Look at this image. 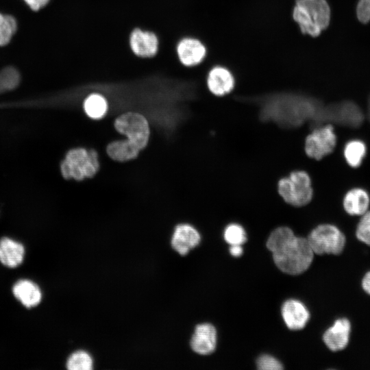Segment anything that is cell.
Returning <instances> with one entry per match:
<instances>
[{
	"mask_svg": "<svg viewBox=\"0 0 370 370\" xmlns=\"http://www.w3.org/2000/svg\"><path fill=\"white\" fill-rule=\"evenodd\" d=\"M267 247L278 269L289 275L306 271L314 257L307 238L295 236L286 226L277 227L270 234Z\"/></svg>",
	"mask_w": 370,
	"mask_h": 370,
	"instance_id": "6da1fadb",
	"label": "cell"
},
{
	"mask_svg": "<svg viewBox=\"0 0 370 370\" xmlns=\"http://www.w3.org/2000/svg\"><path fill=\"white\" fill-rule=\"evenodd\" d=\"M292 16L302 34L318 37L329 26L331 11L326 0H295Z\"/></svg>",
	"mask_w": 370,
	"mask_h": 370,
	"instance_id": "7a4b0ae2",
	"label": "cell"
},
{
	"mask_svg": "<svg viewBox=\"0 0 370 370\" xmlns=\"http://www.w3.org/2000/svg\"><path fill=\"white\" fill-rule=\"evenodd\" d=\"M276 190L282 200L295 208L307 206L314 197L312 177L304 169H295L281 177L276 183Z\"/></svg>",
	"mask_w": 370,
	"mask_h": 370,
	"instance_id": "3957f363",
	"label": "cell"
},
{
	"mask_svg": "<svg viewBox=\"0 0 370 370\" xmlns=\"http://www.w3.org/2000/svg\"><path fill=\"white\" fill-rule=\"evenodd\" d=\"M98 154L94 149L75 148L69 150L60 164V171L65 179L82 180L93 177L99 171Z\"/></svg>",
	"mask_w": 370,
	"mask_h": 370,
	"instance_id": "277c9868",
	"label": "cell"
},
{
	"mask_svg": "<svg viewBox=\"0 0 370 370\" xmlns=\"http://www.w3.org/2000/svg\"><path fill=\"white\" fill-rule=\"evenodd\" d=\"M337 136L331 123L317 125L304 140V151L307 157L319 161L331 154L336 146Z\"/></svg>",
	"mask_w": 370,
	"mask_h": 370,
	"instance_id": "5b68a950",
	"label": "cell"
},
{
	"mask_svg": "<svg viewBox=\"0 0 370 370\" xmlns=\"http://www.w3.org/2000/svg\"><path fill=\"white\" fill-rule=\"evenodd\" d=\"M319 125L321 123H334L339 125L356 129L365 120V114L360 107L352 101H343L323 107L319 117Z\"/></svg>",
	"mask_w": 370,
	"mask_h": 370,
	"instance_id": "8992f818",
	"label": "cell"
},
{
	"mask_svg": "<svg viewBox=\"0 0 370 370\" xmlns=\"http://www.w3.org/2000/svg\"><path fill=\"white\" fill-rule=\"evenodd\" d=\"M307 240L314 254H334L342 252L345 245V236L335 225L320 224L309 234Z\"/></svg>",
	"mask_w": 370,
	"mask_h": 370,
	"instance_id": "52a82bcc",
	"label": "cell"
},
{
	"mask_svg": "<svg viewBox=\"0 0 370 370\" xmlns=\"http://www.w3.org/2000/svg\"><path fill=\"white\" fill-rule=\"evenodd\" d=\"M114 127L118 132L140 150L144 149L149 138V127L146 118L137 112H127L121 114L114 121Z\"/></svg>",
	"mask_w": 370,
	"mask_h": 370,
	"instance_id": "ba28073f",
	"label": "cell"
},
{
	"mask_svg": "<svg viewBox=\"0 0 370 370\" xmlns=\"http://www.w3.org/2000/svg\"><path fill=\"white\" fill-rule=\"evenodd\" d=\"M176 53L182 65L195 67L204 61L207 56V47L198 38L185 36L177 43Z\"/></svg>",
	"mask_w": 370,
	"mask_h": 370,
	"instance_id": "9c48e42d",
	"label": "cell"
},
{
	"mask_svg": "<svg viewBox=\"0 0 370 370\" xmlns=\"http://www.w3.org/2000/svg\"><path fill=\"white\" fill-rule=\"evenodd\" d=\"M206 82L209 92L216 97L229 95L236 85L233 73L221 65L214 66L208 71Z\"/></svg>",
	"mask_w": 370,
	"mask_h": 370,
	"instance_id": "30bf717a",
	"label": "cell"
},
{
	"mask_svg": "<svg viewBox=\"0 0 370 370\" xmlns=\"http://www.w3.org/2000/svg\"><path fill=\"white\" fill-rule=\"evenodd\" d=\"M129 44L134 55L147 58L157 53L159 40L154 32L136 27L130 33Z\"/></svg>",
	"mask_w": 370,
	"mask_h": 370,
	"instance_id": "8fae6325",
	"label": "cell"
},
{
	"mask_svg": "<svg viewBox=\"0 0 370 370\" xmlns=\"http://www.w3.org/2000/svg\"><path fill=\"white\" fill-rule=\"evenodd\" d=\"M200 241L201 235L195 227L188 223H181L175 227L171 244L175 251L184 256L196 247Z\"/></svg>",
	"mask_w": 370,
	"mask_h": 370,
	"instance_id": "7c38bea8",
	"label": "cell"
},
{
	"mask_svg": "<svg viewBox=\"0 0 370 370\" xmlns=\"http://www.w3.org/2000/svg\"><path fill=\"white\" fill-rule=\"evenodd\" d=\"M190 344L193 351L198 354H212L217 345V330L214 326L208 323L197 325Z\"/></svg>",
	"mask_w": 370,
	"mask_h": 370,
	"instance_id": "4fadbf2b",
	"label": "cell"
},
{
	"mask_svg": "<svg viewBox=\"0 0 370 370\" xmlns=\"http://www.w3.org/2000/svg\"><path fill=\"white\" fill-rule=\"evenodd\" d=\"M351 323L347 318H340L335 321L323 334V340L325 345L332 351L337 352L345 348L349 343Z\"/></svg>",
	"mask_w": 370,
	"mask_h": 370,
	"instance_id": "5bb4252c",
	"label": "cell"
},
{
	"mask_svg": "<svg viewBox=\"0 0 370 370\" xmlns=\"http://www.w3.org/2000/svg\"><path fill=\"white\" fill-rule=\"evenodd\" d=\"M282 316L286 326L293 330L304 328L310 318L308 309L296 299H288L283 304Z\"/></svg>",
	"mask_w": 370,
	"mask_h": 370,
	"instance_id": "9a60e30c",
	"label": "cell"
},
{
	"mask_svg": "<svg viewBox=\"0 0 370 370\" xmlns=\"http://www.w3.org/2000/svg\"><path fill=\"white\" fill-rule=\"evenodd\" d=\"M345 211L352 216H361L370 208V196L362 188H353L349 190L343 198Z\"/></svg>",
	"mask_w": 370,
	"mask_h": 370,
	"instance_id": "2e32d148",
	"label": "cell"
},
{
	"mask_svg": "<svg viewBox=\"0 0 370 370\" xmlns=\"http://www.w3.org/2000/svg\"><path fill=\"white\" fill-rule=\"evenodd\" d=\"M14 297L26 308L38 306L42 299L40 288L34 282L28 280H21L12 288Z\"/></svg>",
	"mask_w": 370,
	"mask_h": 370,
	"instance_id": "e0dca14e",
	"label": "cell"
},
{
	"mask_svg": "<svg viewBox=\"0 0 370 370\" xmlns=\"http://www.w3.org/2000/svg\"><path fill=\"white\" fill-rule=\"evenodd\" d=\"M25 248L23 245L10 238L0 240V262L5 267L14 268L23 260Z\"/></svg>",
	"mask_w": 370,
	"mask_h": 370,
	"instance_id": "ac0fdd59",
	"label": "cell"
},
{
	"mask_svg": "<svg viewBox=\"0 0 370 370\" xmlns=\"http://www.w3.org/2000/svg\"><path fill=\"white\" fill-rule=\"evenodd\" d=\"M140 151L127 139L113 141L106 147V152L110 158L119 162H125L136 158Z\"/></svg>",
	"mask_w": 370,
	"mask_h": 370,
	"instance_id": "d6986e66",
	"label": "cell"
},
{
	"mask_svg": "<svg viewBox=\"0 0 370 370\" xmlns=\"http://www.w3.org/2000/svg\"><path fill=\"white\" fill-rule=\"evenodd\" d=\"M367 151L366 144L361 140H350L345 145L343 156L347 164L352 168L359 167Z\"/></svg>",
	"mask_w": 370,
	"mask_h": 370,
	"instance_id": "ffe728a7",
	"label": "cell"
},
{
	"mask_svg": "<svg viewBox=\"0 0 370 370\" xmlns=\"http://www.w3.org/2000/svg\"><path fill=\"white\" fill-rule=\"evenodd\" d=\"M86 114L91 119L103 118L108 110L106 99L101 94L94 92L89 95L84 101Z\"/></svg>",
	"mask_w": 370,
	"mask_h": 370,
	"instance_id": "44dd1931",
	"label": "cell"
},
{
	"mask_svg": "<svg viewBox=\"0 0 370 370\" xmlns=\"http://www.w3.org/2000/svg\"><path fill=\"white\" fill-rule=\"evenodd\" d=\"M66 365L69 370H92L93 359L87 352L78 350L70 355Z\"/></svg>",
	"mask_w": 370,
	"mask_h": 370,
	"instance_id": "7402d4cb",
	"label": "cell"
},
{
	"mask_svg": "<svg viewBox=\"0 0 370 370\" xmlns=\"http://www.w3.org/2000/svg\"><path fill=\"white\" fill-rule=\"evenodd\" d=\"M16 31V21L10 15L0 13V46L7 45Z\"/></svg>",
	"mask_w": 370,
	"mask_h": 370,
	"instance_id": "603a6c76",
	"label": "cell"
},
{
	"mask_svg": "<svg viewBox=\"0 0 370 370\" xmlns=\"http://www.w3.org/2000/svg\"><path fill=\"white\" fill-rule=\"evenodd\" d=\"M223 237L225 242L230 245H243L247 241V234L244 227L236 223H231L225 227Z\"/></svg>",
	"mask_w": 370,
	"mask_h": 370,
	"instance_id": "cb8c5ba5",
	"label": "cell"
},
{
	"mask_svg": "<svg viewBox=\"0 0 370 370\" xmlns=\"http://www.w3.org/2000/svg\"><path fill=\"white\" fill-rule=\"evenodd\" d=\"M356 236L360 241L370 246V208L361 215L357 225Z\"/></svg>",
	"mask_w": 370,
	"mask_h": 370,
	"instance_id": "d4e9b609",
	"label": "cell"
},
{
	"mask_svg": "<svg viewBox=\"0 0 370 370\" xmlns=\"http://www.w3.org/2000/svg\"><path fill=\"white\" fill-rule=\"evenodd\" d=\"M18 81V75L15 70L5 69L0 73V92L13 89Z\"/></svg>",
	"mask_w": 370,
	"mask_h": 370,
	"instance_id": "484cf974",
	"label": "cell"
},
{
	"mask_svg": "<svg viewBox=\"0 0 370 370\" xmlns=\"http://www.w3.org/2000/svg\"><path fill=\"white\" fill-rule=\"evenodd\" d=\"M257 368L260 370H281L283 366L275 358L268 354L260 356L257 360Z\"/></svg>",
	"mask_w": 370,
	"mask_h": 370,
	"instance_id": "4316f807",
	"label": "cell"
},
{
	"mask_svg": "<svg viewBox=\"0 0 370 370\" xmlns=\"http://www.w3.org/2000/svg\"><path fill=\"white\" fill-rule=\"evenodd\" d=\"M356 16L358 21L367 23L370 21V0H359L356 5Z\"/></svg>",
	"mask_w": 370,
	"mask_h": 370,
	"instance_id": "83f0119b",
	"label": "cell"
},
{
	"mask_svg": "<svg viewBox=\"0 0 370 370\" xmlns=\"http://www.w3.org/2000/svg\"><path fill=\"white\" fill-rule=\"evenodd\" d=\"M33 10H38L45 7L49 0H23Z\"/></svg>",
	"mask_w": 370,
	"mask_h": 370,
	"instance_id": "f1b7e54d",
	"label": "cell"
},
{
	"mask_svg": "<svg viewBox=\"0 0 370 370\" xmlns=\"http://www.w3.org/2000/svg\"><path fill=\"white\" fill-rule=\"evenodd\" d=\"M363 290L370 295V271L367 272L362 280Z\"/></svg>",
	"mask_w": 370,
	"mask_h": 370,
	"instance_id": "f546056e",
	"label": "cell"
},
{
	"mask_svg": "<svg viewBox=\"0 0 370 370\" xmlns=\"http://www.w3.org/2000/svg\"><path fill=\"white\" fill-rule=\"evenodd\" d=\"M243 247L241 245H232L230 247V253L234 257L241 256L243 254Z\"/></svg>",
	"mask_w": 370,
	"mask_h": 370,
	"instance_id": "4dcf8cb0",
	"label": "cell"
},
{
	"mask_svg": "<svg viewBox=\"0 0 370 370\" xmlns=\"http://www.w3.org/2000/svg\"><path fill=\"white\" fill-rule=\"evenodd\" d=\"M367 116L370 122V95L369 96L368 100H367Z\"/></svg>",
	"mask_w": 370,
	"mask_h": 370,
	"instance_id": "1f68e13d",
	"label": "cell"
}]
</instances>
